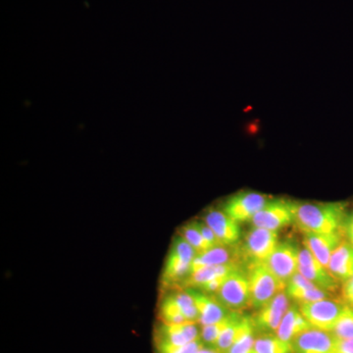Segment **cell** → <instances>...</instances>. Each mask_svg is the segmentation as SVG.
<instances>
[{"label":"cell","instance_id":"277c9868","mask_svg":"<svg viewBox=\"0 0 353 353\" xmlns=\"http://www.w3.org/2000/svg\"><path fill=\"white\" fill-rule=\"evenodd\" d=\"M215 296L232 311H243L250 306V279L246 264L240 265L228 276Z\"/></svg>","mask_w":353,"mask_h":353},{"label":"cell","instance_id":"7a4b0ae2","mask_svg":"<svg viewBox=\"0 0 353 353\" xmlns=\"http://www.w3.org/2000/svg\"><path fill=\"white\" fill-rule=\"evenodd\" d=\"M197 253L180 234L172 241L168 256L161 274L162 290L181 289L189 277L192 262Z\"/></svg>","mask_w":353,"mask_h":353},{"label":"cell","instance_id":"d4e9b609","mask_svg":"<svg viewBox=\"0 0 353 353\" xmlns=\"http://www.w3.org/2000/svg\"><path fill=\"white\" fill-rule=\"evenodd\" d=\"M166 292H170L171 296L175 299L176 304L182 310L183 314L188 321L199 323V314L196 303H194L192 297L185 290L172 289L167 290Z\"/></svg>","mask_w":353,"mask_h":353},{"label":"cell","instance_id":"4dcf8cb0","mask_svg":"<svg viewBox=\"0 0 353 353\" xmlns=\"http://www.w3.org/2000/svg\"><path fill=\"white\" fill-rule=\"evenodd\" d=\"M341 296L347 305L353 307V277L348 279L341 285Z\"/></svg>","mask_w":353,"mask_h":353},{"label":"cell","instance_id":"ac0fdd59","mask_svg":"<svg viewBox=\"0 0 353 353\" xmlns=\"http://www.w3.org/2000/svg\"><path fill=\"white\" fill-rule=\"evenodd\" d=\"M232 262H243V263H245L243 253H241L239 245L215 246L208 252L196 255V259L192 262L190 275L194 272L199 270V269L204 268V267L232 263Z\"/></svg>","mask_w":353,"mask_h":353},{"label":"cell","instance_id":"8fae6325","mask_svg":"<svg viewBox=\"0 0 353 353\" xmlns=\"http://www.w3.org/2000/svg\"><path fill=\"white\" fill-rule=\"evenodd\" d=\"M201 325L197 322L167 324L158 321L153 334V341L165 345H183L201 339Z\"/></svg>","mask_w":353,"mask_h":353},{"label":"cell","instance_id":"1f68e13d","mask_svg":"<svg viewBox=\"0 0 353 353\" xmlns=\"http://www.w3.org/2000/svg\"><path fill=\"white\" fill-rule=\"evenodd\" d=\"M343 238L353 245V210L348 211L347 218L343 226Z\"/></svg>","mask_w":353,"mask_h":353},{"label":"cell","instance_id":"ffe728a7","mask_svg":"<svg viewBox=\"0 0 353 353\" xmlns=\"http://www.w3.org/2000/svg\"><path fill=\"white\" fill-rule=\"evenodd\" d=\"M311 327L312 326L301 313L299 304L292 303L285 312L276 334L281 340L292 343L296 336Z\"/></svg>","mask_w":353,"mask_h":353},{"label":"cell","instance_id":"e0dca14e","mask_svg":"<svg viewBox=\"0 0 353 353\" xmlns=\"http://www.w3.org/2000/svg\"><path fill=\"white\" fill-rule=\"evenodd\" d=\"M304 234V245L314 254L316 259L321 262L325 268L328 269L332 253L343 241V234L341 232L336 233L320 234L313 232H303Z\"/></svg>","mask_w":353,"mask_h":353},{"label":"cell","instance_id":"f546056e","mask_svg":"<svg viewBox=\"0 0 353 353\" xmlns=\"http://www.w3.org/2000/svg\"><path fill=\"white\" fill-rule=\"evenodd\" d=\"M196 223L199 231L201 232L202 236H203L204 240H205L206 243H208V245L210 246L211 248H215V246L222 245L219 240H218L217 236H216L214 232L212 231V229H211L203 220L196 221Z\"/></svg>","mask_w":353,"mask_h":353},{"label":"cell","instance_id":"8992f818","mask_svg":"<svg viewBox=\"0 0 353 353\" xmlns=\"http://www.w3.org/2000/svg\"><path fill=\"white\" fill-rule=\"evenodd\" d=\"M296 202L285 199H270L250 222L252 226L279 231L296 221Z\"/></svg>","mask_w":353,"mask_h":353},{"label":"cell","instance_id":"5b68a950","mask_svg":"<svg viewBox=\"0 0 353 353\" xmlns=\"http://www.w3.org/2000/svg\"><path fill=\"white\" fill-rule=\"evenodd\" d=\"M278 243V231L253 226L246 234L241 248L245 263H265Z\"/></svg>","mask_w":353,"mask_h":353},{"label":"cell","instance_id":"2e32d148","mask_svg":"<svg viewBox=\"0 0 353 353\" xmlns=\"http://www.w3.org/2000/svg\"><path fill=\"white\" fill-rule=\"evenodd\" d=\"M285 292L290 301L297 304L313 303L331 297V292L316 287L299 271L290 279Z\"/></svg>","mask_w":353,"mask_h":353},{"label":"cell","instance_id":"7c38bea8","mask_svg":"<svg viewBox=\"0 0 353 353\" xmlns=\"http://www.w3.org/2000/svg\"><path fill=\"white\" fill-rule=\"evenodd\" d=\"M297 271L320 289L329 292L338 290L340 282L332 276L328 269L323 266L321 262L316 259L314 254L305 245L299 250Z\"/></svg>","mask_w":353,"mask_h":353},{"label":"cell","instance_id":"ba28073f","mask_svg":"<svg viewBox=\"0 0 353 353\" xmlns=\"http://www.w3.org/2000/svg\"><path fill=\"white\" fill-rule=\"evenodd\" d=\"M299 245L294 240H285L278 243L268 259L265 261L272 273L287 285L290 278L299 270Z\"/></svg>","mask_w":353,"mask_h":353},{"label":"cell","instance_id":"e575fe53","mask_svg":"<svg viewBox=\"0 0 353 353\" xmlns=\"http://www.w3.org/2000/svg\"><path fill=\"white\" fill-rule=\"evenodd\" d=\"M248 353H257L256 352H255V350L254 348H253V350H250V352H248Z\"/></svg>","mask_w":353,"mask_h":353},{"label":"cell","instance_id":"484cf974","mask_svg":"<svg viewBox=\"0 0 353 353\" xmlns=\"http://www.w3.org/2000/svg\"><path fill=\"white\" fill-rule=\"evenodd\" d=\"M331 333L336 340H352L353 339V307L345 306L338 321L336 322Z\"/></svg>","mask_w":353,"mask_h":353},{"label":"cell","instance_id":"7402d4cb","mask_svg":"<svg viewBox=\"0 0 353 353\" xmlns=\"http://www.w3.org/2000/svg\"><path fill=\"white\" fill-rule=\"evenodd\" d=\"M253 348L257 353H294L292 343L281 340L276 334H259Z\"/></svg>","mask_w":353,"mask_h":353},{"label":"cell","instance_id":"4fadbf2b","mask_svg":"<svg viewBox=\"0 0 353 353\" xmlns=\"http://www.w3.org/2000/svg\"><path fill=\"white\" fill-rule=\"evenodd\" d=\"M336 341L331 332L311 327L290 343L294 353H331Z\"/></svg>","mask_w":353,"mask_h":353},{"label":"cell","instance_id":"6da1fadb","mask_svg":"<svg viewBox=\"0 0 353 353\" xmlns=\"http://www.w3.org/2000/svg\"><path fill=\"white\" fill-rule=\"evenodd\" d=\"M347 214V204L345 202H305L297 203L294 223L303 232L343 233Z\"/></svg>","mask_w":353,"mask_h":353},{"label":"cell","instance_id":"836d02e7","mask_svg":"<svg viewBox=\"0 0 353 353\" xmlns=\"http://www.w3.org/2000/svg\"><path fill=\"white\" fill-rule=\"evenodd\" d=\"M196 353H224L221 352V350H217L215 347H206L204 345L203 347L201 348Z\"/></svg>","mask_w":353,"mask_h":353},{"label":"cell","instance_id":"5bb4252c","mask_svg":"<svg viewBox=\"0 0 353 353\" xmlns=\"http://www.w3.org/2000/svg\"><path fill=\"white\" fill-rule=\"evenodd\" d=\"M203 221L214 232L221 245H239L241 239L240 223L232 219L224 211L209 209L204 215Z\"/></svg>","mask_w":353,"mask_h":353},{"label":"cell","instance_id":"44dd1931","mask_svg":"<svg viewBox=\"0 0 353 353\" xmlns=\"http://www.w3.org/2000/svg\"><path fill=\"white\" fill-rule=\"evenodd\" d=\"M158 319L160 322L167 323V324H182V323L189 322L185 319L175 299L168 292L160 301L159 307H158Z\"/></svg>","mask_w":353,"mask_h":353},{"label":"cell","instance_id":"603a6c76","mask_svg":"<svg viewBox=\"0 0 353 353\" xmlns=\"http://www.w3.org/2000/svg\"><path fill=\"white\" fill-rule=\"evenodd\" d=\"M239 311H232L229 315L221 321L214 323V324L206 325L201 326V340L206 347H215L218 339L220 338L221 334L225 329L229 326L230 323L233 321Z\"/></svg>","mask_w":353,"mask_h":353},{"label":"cell","instance_id":"83f0119b","mask_svg":"<svg viewBox=\"0 0 353 353\" xmlns=\"http://www.w3.org/2000/svg\"><path fill=\"white\" fill-rule=\"evenodd\" d=\"M257 334L256 330L254 328L250 330L245 334L241 336L240 340L236 341V343L228 350L227 353H248L254 347L255 341H256Z\"/></svg>","mask_w":353,"mask_h":353},{"label":"cell","instance_id":"52a82bcc","mask_svg":"<svg viewBox=\"0 0 353 353\" xmlns=\"http://www.w3.org/2000/svg\"><path fill=\"white\" fill-rule=\"evenodd\" d=\"M299 306L311 326L331 332L341 313L345 310L347 303L343 301L329 297L313 303H301Z\"/></svg>","mask_w":353,"mask_h":353},{"label":"cell","instance_id":"cb8c5ba5","mask_svg":"<svg viewBox=\"0 0 353 353\" xmlns=\"http://www.w3.org/2000/svg\"><path fill=\"white\" fill-rule=\"evenodd\" d=\"M178 234L194 248L197 255L211 250L210 246L202 236L201 232L197 227L196 221H192V222L183 225L179 230Z\"/></svg>","mask_w":353,"mask_h":353},{"label":"cell","instance_id":"d6a6232c","mask_svg":"<svg viewBox=\"0 0 353 353\" xmlns=\"http://www.w3.org/2000/svg\"><path fill=\"white\" fill-rule=\"evenodd\" d=\"M331 353H353V339L336 341Z\"/></svg>","mask_w":353,"mask_h":353},{"label":"cell","instance_id":"d6986e66","mask_svg":"<svg viewBox=\"0 0 353 353\" xmlns=\"http://www.w3.org/2000/svg\"><path fill=\"white\" fill-rule=\"evenodd\" d=\"M328 270L340 283L353 277V245L345 239L332 253Z\"/></svg>","mask_w":353,"mask_h":353},{"label":"cell","instance_id":"f1b7e54d","mask_svg":"<svg viewBox=\"0 0 353 353\" xmlns=\"http://www.w3.org/2000/svg\"><path fill=\"white\" fill-rule=\"evenodd\" d=\"M231 273L226 274V275H221L218 276V277L213 278L212 280L204 283V284H202L201 285H199V287H197L196 289L201 290V292H205V294H211V296H215V294H217L218 292H219V290L221 289V287H222V285L224 284V282L225 281H226L228 276H229L230 274Z\"/></svg>","mask_w":353,"mask_h":353},{"label":"cell","instance_id":"4316f807","mask_svg":"<svg viewBox=\"0 0 353 353\" xmlns=\"http://www.w3.org/2000/svg\"><path fill=\"white\" fill-rule=\"evenodd\" d=\"M203 347L204 343L201 339L183 345H165V343L154 345L157 353H196Z\"/></svg>","mask_w":353,"mask_h":353},{"label":"cell","instance_id":"9a60e30c","mask_svg":"<svg viewBox=\"0 0 353 353\" xmlns=\"http://www.w3.org/2000/svg\"><path fill=\"white\" fill-rule=\"evenodd\" d=\"M183 290L192 297L196 303L199 314V323L201 326L219 322L232 312L215 296L205 294L196 288H185Z\"/></svg>","mask_w":353,"mask_h":353},{"label":"cell","instance_id":"9c48e42d","mask_svg":"<svg viewBox=\"0 0 353 353\" xmlns=\"http://www.w3.org/2000/svg\"><path fill=\"white\" fill-rule=\"evenodd\" d=\"M290 299L285 290L279 292L277 296L260 308L252 315L255 330L259 334H276L281 322L290 308Z\"/></svg>","mask_w":353,"mask_h":353},{"label":"cell","instance_id":"3957f363","mask_svg":"<svg viewBox=\"0 0 353 353\" xmlns=\"http://www.w3.org/2000/svg\"><path fill=\"white\" fill-rule=\"evenodd\" d=\"M250 287V306L255 311L259 310L270 303L279 292L285 290V285L265 263L246 265Z\"/></svg>","mask_w":353,"mask_h":353},{"label":"cell","instance_id":"30bf717a","mask_svg":"<svg viewBox=\"0 0 353 353\" xmlns=\"http://www.w3.org/2000/svg\"><path fill=\"white\" fill-rule=\"evenodd\" d=\"M270 199L259 192H239L228 199L223 211L238 223L246 222L252 221Z\"/></svg>","mask_w":353,"mask_h":353}]
</instances>
